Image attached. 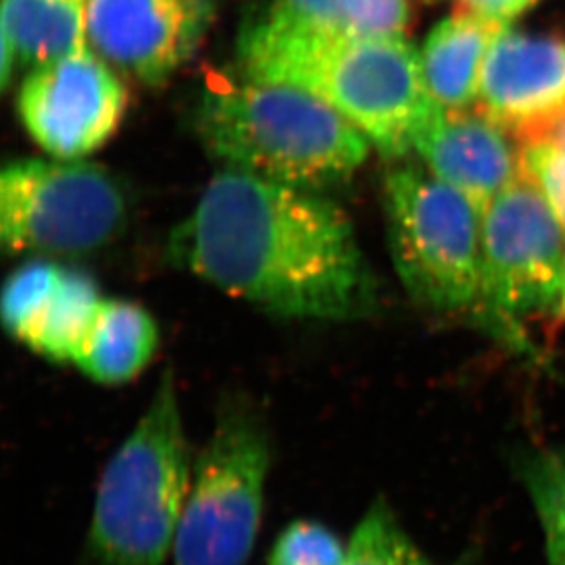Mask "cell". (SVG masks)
<instances>
[{
    "label": "cell",
    "mask_w": 565,
    "mask_h": 565,
    "mask_svg": "<svg viewBox=\"0 0 565 565\" xmlns=\"http://www.w3.org/2000/svg\"><path fill=\"white\" fill-rule=\"evenodd\" d=\"M177 266L282 319L374 315L377 284L348 214L322 192L227 169L169 244Z\"/></svg>",
    "instance_id": "1"
},
{
    "label": "cell",
    "mask_w": 565,
    "mask_h": 565,
    "mask_svg": "<svg viewBox=\"0 0 565 565\" xmlns=\"http://www.w3.org/2000/svg\"><path fill=\"white\" fill-rule=\"evenodd\" d=\"M244 74L299 86L352 121L379 152L405 158L438 110L405 35H337L253 17L238 39Z\"/></svg>",
    "instance_id": "2"
},
{
    "label": "cell",
    "mask_w": 565,
    "mask_h": 565,
    "mask_svg": "<svg viewBox=\"0 0 565 565\" xmlns=\"http://www.w3.org/2000/svg\"><path fill=\"white\" fill-rule=\"evenodd\" d=\"M198 127L227 169L306 191L347 182L372 145L311 92L247 74L205 92Z\"/></svg>",
    "instance_id": "3"
},
{
    "label": "cell",
    "mask_w": 565,
    "mask_h": 565,
    "mask_svg": "<svg viewBox=\"0 0 565 565\" xmlns=\"http://www.w3.org/2000/svg\"><path fill=\"white\" fill-rule=\"evenodd\" d=\"M192 470L177 379L167 369L143 416L103 470L86 536L92 565H166Z\"/></svg>",
    "instance_id": "4"
},
{
    "label": "cell",
    "mask_w": 565,
    "mask_h": 565,
    "mask_svg": "<svg viewBox=\"0 0 565 565\" xmlns=\"http://www.w3.org/2000/svg\"><path fill=\"white\" fill-rule=\"evenodd\" d=\"M390 252L417 305L481 324V211L419 163L395 166L384 183Z\"/></svg>",
    "instance_id": "5"
},
{
    "label": "cell",
    "mask_w": 565,
    "mask_h": 565,
    "mask_svg": "<svg viewBox=\"0 0 565 565\" xmlns=\"http://www.w3.org/2000/svg\"><path fill=\"white\" fill-rule=\"evenodd\" d=\"M271 438L260 414L238 401L218 419L194 461L172 547L174 565H246L260 531Z\"/></svg>",
    "instance_id": "6"
},
{
    "label": "cell",
    "mask_w": 565,
    "mask_h": 565,
    "mask_svg": "<svg viewBox=\"0 0 565 565\" xmlns=\"http://www.w3.org/2000/svg\"><path fill=\"white\" fill-rule=\"evenodd\" d=\"M565 227L523 169L481 213V326L527 350L522 322L558 313Z\"/></svg>",
    "instance_id": "7"
},
{
    "label": "cell",
    "mask_w": 565,
    "mask_h": 565,
    "mask_svg": "<svg viewBox=\"0 0 565 565\" xmlns=\"http://www.w3.org/2000/svg\"><path fill=\"white\" fill-rule=\"evenodd\" d=\"M127 220L124 189L96 163L13 161L0 177V238L10 255H90Z\"/></svg>",
    "instance_id": "8"
},
{
    "label": "cell",
    "mask_w": 565,
    "mask_h": 565,
    "mask_svg": "<svg viewBox=\"0 0 565 565\" xmlns=\"http://www.w3.org/2000/svg\"><path fill=\"white\" fill-rule=\"evenodd\" d=\"M125 108V86L90 46L32 70L19 94L28 134L60 160L102 149L118 130Z\"/></svg>",
    "instance_id": "9"
},
{
    "label": "cell",
    "mask_w": 565,
    "mask_h": 565,
    "mask_svg": "<svg viewBox=\"0 0 565 565\" xmlns=\"http://www.w3.org/2000/svg\"><path fill=\"white\" fill-rule=\"evenodd\" d=\"M88 46L113 68L161 85L202 46L214 0H85Z\"/></svg>",
    "instance_id": "10"
},
{
    "label": "cell",
    "mask_w": 565,
    "mask_h": 565,
    "mask_svg": "<svg viewBox=\"0 0 565 565\" xmlns=\"http://www.w3.org/2000/svg\"><path fill=\"white\" fill-rule=\"evenodd\" d=\"M476 108L518 143L564 113L565 39L507 28L487 54Z\"/></svg>",
    "instance_id": "11"
},
{
    "label": "cell",
    "mask_w": 565,
    "mask_h": 565,
    "mask_svg": "<svg viewBox=\"0 0 565 565\" xmlns=\"http://www.w3.org/2000/svg\"><path fill=\"white\" fill-rule=\"evenodd\" d=\"M480 108H439L417 134L414 152L428 171L480 209L522 172V145ZM516 139V138H514Z\"/></svg>",
    "instance_id": "12"
},
{
    "label": "cell",
    "mask_w": 565,
    "mask_h": 565,
    "mask_svg": "<svg viewBox=\"0 0 565 565\" xmlns=\"http://www.w3.org/2000/svg\"><path fill=\"white\" fill-rule=\"evenodd\" d=\"M0 85L17 63L30 70L88 46L85 0H2Z\"/></svg>",
    "instance_id": "13"
},
{
    "label": "cell",
    "mask_w": 565,
    "mask_h": 565,
    "mask_svg": "<svg viewBox=\"0 0 565 565\" xmlns=\"http://www.w3.org/2000/svg\"><path fill=\"white\" fill-rule=\"evenodd\" d=\"M505 26L454 11L428 33L423 75L434 103L445 110L475 108L487 54Z\"/></svg>",
    "instance_id": "14"
},
{
    "label": "cell",
    "mask_w": 565,
    "mask_h": 565,
    "mask_svg": "<svg viewBox=\"0 0 565 565\" xmlns=\"http://www.w3.org/2000/svg\"><path fill=\"white\" fill-rule=\"evenodd\" d=\"M158 347L160 330L143 306L103 299L74 364L92 381L114 386L138 377Z\"/></svg>",
    "instance_id": "15"
},
{
    "label": "cell",
    "mask_w": 565,
    "mask_h": 565,
    "mask_svg": "<svg viewBox=\"0 0 565 565\" xmlns=\"http://www.w3.org/2000/svg\"><path fill=\"white\" fill-rule=\"evenodd\" d=\"M103 297L90 277L64 267L21 342L52 363H75Z\"/></svg>",
    "instance_id": "16"
},
{
    "label": "cell",
    "mask_w": 565,
    "mask_h": 565,
    "mask_svg": "<svg viewBox=\"0 0 565 565\" xmlns=\"http://www.w3.org/2000/svg\"><path fill=\"white\" fill-rule=\"evenodd\" d=\"M262 15L311 32L405 35L408 0H273Z\"/></svg>",
    "instance_id": "17"
},
{
    "label": "cell",
    "mask_w": 565,
    "mask_h": 565,
    "mask_svg": "<svg viewBox=\"0 0 565 565\" xmlns=\"http://www.w3.org/2000/svg\"><path fill=\"white\" fill-rule=\"evenodd\" d=\"M342 565H436L408 536L384 498H377L353 531Z\"/></svg>",
    "instance_id": "18"
},
{
    "label": "cell",
    "mask_w": 565,
    "mask_h": 565,
    "mask_svg": "<svg viewBox=\"0 0 565 565\" xmlns=\"http://www.w3.org/2000/svg\"><path fill=\"white\" fill-rule=\"evenodd\" d=\"M525 483L544 531L547 565H565V454H542L525 465Z\"/></svg>",
    "instance_id": "19"
},
{
    "label": "cell",
    "mask_w": 565,
    "mask_h": 565,
    "mask_svg": "<svg viewBox=\"0 0 565 565\" xmlns=\"http://www.w3.org/2000/svg\"><path fill=\"white\" fill-rule=\"evenodd\" d=\"M63 269L64 267L55 262L30 260L17 267L15 271L6 278L0 297V317L4 330L15 341L21 342L33 317L54 291Z\"/></svg>",
    "instance_id": "20"
},
{
    "label": "cell",
    "mask_w": 565,
    "mask_h": 565,
    "mask_svg": "<svg viewBox=\"0 0 565 565\" xmlns=\"http://www.w3.org/2000/svg\"><path fill=\"white\" fill-rule=\"evenodd\" d=\"M347 545L324 523L297 520L278 534L269 565H342Z\"/></svg>",
    "instance_id": "21"
},
{
    "label": "cell",
    "mask_w": 565,
    "mask_h": 565,
    "mask_svg": "<svg viewBox=\"0 0 565 565\" xmlns=\"http://www.w3.org/2000/svg\"><path fill=\"white\" fill-rule=\"evenodd\" d=\"M522 166L565 227V150L547 141L522 143Z\"/></svg>",
    "instance_id": "22"
},
{
    "label": "cell",
    "mask_w": 565,
    "mask_h": 565,
    "mask_svg": "<svg viewBox=\"0 0 565 565\" xmlns=\"http://www.w3.org/2000/svg\"><path fill=\"white\" fill-rule=\"evenodd\" d=\"M534 2L536 0H456L454 11L509 28Z\"/></svg>",
    "instance_id": "23"
},
{
    "label": "cell",
    "mask_w": 565,
    "mask_h": 565,
    "mask_svg": "<svg viewBox=\"0 0 565 565\" xmlns=\"http://www.w3.org/2000/svg\"><path fill=\"white\" fill-rule=\"evenodd\" d=\"M529 141H547V143L555 145L558 149L565 150V110L558 114L556 118L547 121V124L533 130L529 136H525L520 141V145L529 143Z\"/></svg>",
    "instance_id": "24"
},
{
    "label": "cell",
    "mask_w": 565,
    "mask_h": 565,
    "mask_svg": "<svg viewBox=\"0 0 565 565\" xmlns=\"http://www.w3.org/2000/svg\"><path fill=\"white\" fill-rule=\"evenodd\" d=\"M556 317H562V319H565V286L564 295H562L561 308H558V313H556Z\"/></svg>",
    "instance_id": "25"
}]
</instances>
